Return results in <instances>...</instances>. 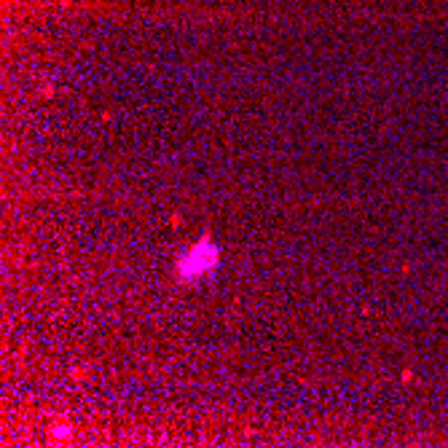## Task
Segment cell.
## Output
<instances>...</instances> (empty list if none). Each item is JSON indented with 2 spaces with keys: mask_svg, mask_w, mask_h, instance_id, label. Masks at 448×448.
<instances>
[{
  "mask_svg": "<svg viewBox=\"0 0 448 448\" xmlns=\"http://www.w3.org/2000/svg\"><path fill=\"white\" fill-rule=\"evenodd\" d=\"M217 266H220V247L210 237H202L177 255L175 274L180 282H199V279L215 274Z\"/></svg>",
  "mask_w": 448,
  "mask_h": 448,
  "instance_id": "1",
  "label": "cell"
},
{
  "mask_svg": "<svg viewBox=\"0 0 448 448\" xmlns=\"http://www.w3.org/2000/svg\"><path fill=\"white\" fill-rule=\"evenodd\" d=\"M51 435H59V438H67V435H73V429H70V427H56Z\"/></svg>",
  "mask_w": 448,
  "mask_h": 448,
  "instance_id": "2",
  "label": "cell"
}]
</instances>
